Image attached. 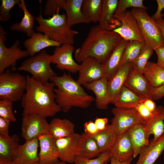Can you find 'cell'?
Wrapping results in <instances>:
<instances>
[{
	"instance_id": "9f6ffc18",
	"label": "cell",
	"mask_w": 164,
	"mask_h": 164,
	"mask_svg": "<svg viewBox=\"0 0 164 164\" xmlns=\"http://www.w3.org/2000/svg\"><path fill=\"white\" fill-rule=\"evenodd\" d=\"M108 162H106L104 164H108Z\"/></svg>"
},
{
	"instance_id": "4dcf8cb0",
	"label": "cell",
	"mask_w": 164,
	"mask_h": 164,
	"mask_svg": "<svg viewBox=\"0 0 164 164\" xmlns=\"http://www.w3.org/2000/svg\"><path fill=\"white\" fill-rule=\"evenodd\" d=\"M75 127L74 123L68 119L55 118L49 123V134L55 139L63 138L75 133Z\"/></svg>"
},
{
	"instance_id": "7a4b0ae2",
	"label": "cell",
	"mask_w": 164,
	"mask_h": 164,
	"mask_svg": "<svg viewBox=\"0 0 164 164\" xmlns=\"http://www.w3.org/2000/svg\"><path fill=\"white\" fill-rule=\"evenodd\" d=\"M121 39L113 30L103 29L99 24L94 26L81 46L75 50V61L80 63L91 57L103 63Z\"/></svg>"
},
{
	"instance_id": "52a82bcc",
	"label": "cell",
	"mask_w": 164,
	"mask_h": 164,
	"mask_svg": "<svg viewBox=\"0 0 164 164\" xmlns=\"http://www.w3.org/2000/svg\"><path fill=\"white\" fill-rule=\"evenodd\" d=\"M131 11L136 19L145 44L154 51L164 45L156 21L147 13L146 10L132 8Z\"/></svg>"
},
{
	"instance_id": "b9f144b4",
	"label": "cell",
	"mask_w": 164,
	"mask_h": 164,
	"mask_svg": "<svg viewBox=\"0 0 164 164\" xmlns=\"http://www.w3.org/2000/svg\"><path fill=\"white\" fill-rule=\"evenodd\" d=\"M65 0H47L45 6L44 13L52 16L60 10L63 9Z\"/></svg>"
},
{
	"instance_id": "277c9868",
	"label": "cell",
	"mask_w": 164,
	"mask_h": 164,
	"mask_svg": "<svg viewBox=\"0 0 164 164\" xmlns=\"http://www.w3.org/2000/svg\"><path fill=\"white\" fill-rule=\"evenodd\" d=\"M40 9L39 14L36 18L39 24L36 27L37 31L61 44L72 45L75 36L78 32L71 29L67 23L66 14L58 12L48 19H45L42 15L41 6Z\"/></svg>"
},
{
	"instance_id": "d590c367",
	"label": "cell",
	"mask_w": 164,
	"mask_h": 164,
	"mask_svg": "<svg viewBox=\"0 0 164 164\" xmlns=\"http://www.w3.org/2000/svg\"><path fill=\"white\" fill-rule=\"evenodd\" d=\"M145 44L144 42L137 40L129 41L125 50L121 65L133 63Z\"/></svg>"
},
{
	"instance_id": "9a60e30c",
	"label": "cell",
	"mask_w": 164,
	"mask_h": 164,
	"mask_svg": "<svg viewBox=\"0 0 164 164\" xmlns=\"http://www.w3.org/2000/svg\"><path fill=\"white\" fill-rule=\"evenodd\" d=\"M133 70V63L123 64L108 80V88L110 104H114L121 88Z\"/></svg>"
},
{
	"instance_id": "c3c4849f",
	"label": "cell",
	"mask_w": 164,
	"mask_h": 164,
	"mask_svg": "<svg viewBox=\"0 0 164 164\" xmlns=\"http://www.w3.org/2000/svg\"><path fill=\"white\" fill-rule=\"evenodd\" d=\"M108 119L106 118H96L94 121L99 131L104 129L107 126Z\"/></svg>"
},
{
	"instance_id": "816d5d0a",
	"label": "cell",
	"mask_w": 164,
	"mask_h": 164,
	"mask_svg": "<svg viewBox=\"0 0 164 164\" xmlns=\"http://www.w3.org/2000/svg\"><path fill=\"white\" fill-rule=\"evenodd\" d=\"M156 21L164 41V19L161 18Z\"/></svg>"
},
{
	"instance_id": "cb8c5ba5",
	"label": "cell",
	"mask_w": 164,
	"mask_h": 164,
	"mask_svg": "<svg viewBox=\"0 0 164 164\" xmlns=\"http://www.w3.org/2000/svg\"><path fill=\"white\" fill-rule=\"evenodd\" d=\"M144 123L137 124L127 131L131 141L134 151L133 158L150 144L149 138L146 132Z\"/></svg>"
},
{
	"instance_id": "2e32d148",
	"label": "cell",
	"mask_w": 164,
	"mask_h": 164,
	"mask_svg": "<svg viewBox=\"0 0 164 164\" xmlns=\"http://www.w3.org/2000/svg\"><path fill=\"white\" fill-rule=\"evenodd\" d=\"M39 162L41 164H52L59 159V154L56 144V139L50 134L39 136Z\"/></svg>"
},
{
	"instance_id": "7402d4cb",
	"label": "cell",
	"mask_w": 164,
	"mask_h": 164,
	"mask_svg": "<svg viewBox=\"0 0 164 164\" xmlns=\"http://www.w3.org/2000/svg\"><path fill=\"white\" fill-rule=\"evenodd\" d=\"M23 45L29 56H32L46 48L56 47L61 44L50 39L44 34L35 32L29 38L25 40Z\"/></svg>"
},
{
	"instance_id": "ba28073f",
	"label": "cell",
	"mask_w": 164,
	"mask_h": 164,
	"mask_svg": "<svg viewBox=\"0 0 164 164\" xmlns=\"http://www.w3.org/2000/svg\"><path fill=\"white\" fill-rule=\"evenodd\" d=\"M6 32L2 26H0V73L4 72L11 67L10 70L14 71L16 70L17 61L29 56L28 52L21 49L20 43L15 40L10 47H6L5 42L7 40Z\"/></svg>"
},
{
	"instance_id": "7dc6e473",
	"label": "cell",
	"mask_w": 164,
	"mask_h": 164,
	"mask_svg": "<svg viewBox=\"0 0 164 164\" xmlns=\"http://www.w3.org/2000/svg\"><path fill=\"white\" fill-rule=\"evenodd\" d=\"M156 2L157 5L156 11L153 15L152 17L155 21L162 18L164 15L161 12L164 9V0H157Z\"/></svg>"
},
{
	"instance_id": "484cf974",
	"label": "cell",
	"mask_w": 164,
	"mask_h": 164,
	"mask_svg": "<svg viewBox=\"0 0 164 164\" xmlns=\"http://www.w3.org/2000/svg\"><path fill=\"white\" fill-rule=\"evenodd\" d=\"M148 135H153V141H155L164 133V108L157 107L150 118L144 123Z\"/></svg>"
},
{
	"instance_id": "ab89813d",
	"label": "cell",
	"mask_w": 164,
	"mask_h": 164,
	"mask_svg": "<svg viewBox=\"0 0 164 164\" xmlns=\"http://www.w3.org/2000/svg\"><path fill=\"white\" fill-rule=\"evenodd\" d=\"M13 102L0 100V117L10 122H15L17 119L13 112Z\"/></svg>"
},
{
	"instance_id": "4fadbf2b",
	"label": "cell",
	"mask_w": 164,
	"mask_h": 164,
	"mask_svg": "<svg viewBox=\"0 0 164 164\" xmlns=\"http://www.w3.org/2000/svg\"><path fill=\"white\" fill-rule=\"evenodd\" d=\"M80 63L77 81L80 85L83 86L104 77L102 63L95 59L87 58Z\"/></svg>"
},
{
	"instance_id": "f6af8a7d",
	"label": "cell",
	"mask_w": 164,
	"mask_h": 164,
	"mask_svg": "<svg viewBox=\"0 0 164 164\" xmlns=\"http://www.w3.org/2000/svg\"><path fill=\"white\" fill-rule=\"evenodd\" d=\"M84 127V133L91 136L94 135L99 132L94 121L91 120L85 122Z\"/></svg>"
},
{
	"instance_id": "3957f363",
	"label": "cell",
	"mask_w": 164,
	"mask_h": 164,
	"mask_svg": "<svg viewBox=\"0 0 164 164\" xmlns=\"http://www.w3.org/2000/svg\"><path fill=\"white\" fill-rule=\"evenodd\" d=\"M55 84L56 101L61 111L67 112L73 108L86 109L95 101L70 73H64L51 80Z\"/></svg>"
},
{
	"instance_id": "44dd1931",
	"label": "cell",
	"mask_w": 164,
	"mask_h": 164,
	"mask_svg": "<svg viewBox=\"0 0 164 164\" xmlns=\"http://www.w3.org/2000/svg\"><path fill=\"white\" fill-rule=\"evenodd\" d=\"M108 81L106 78L103 77L98 80L83 85L94 94L95 104L99 109H107L110 104L108 92Z\"/></svg>"
},
{
	"instance_id": "8992f818",
	"label": "cell",
	"mask_w": 164,
	"mask_h": 164,
	"mask_svg": "<svg viewBox=\"0 0 164 164\" xmlns=\"http://www.w3.org/2000/svg\"><path fill=\"white\" fill-rule=\"evenodd\" d=\"M27 84L26 76L7 68L0 73V99L13 102L21 100Z\"/></svg>"
},
{
	"instance_id": "7bdbcfd3",
	"label": "cell",
	"mask_w": 164,
	"mask_h": 164,
	"mask_svg": "<svg viewBox=\"0 0 164 164\" xmlns=\"http://www.w3.org/2000/svg\"><path fill=\"white\" fill-rule=\"evenodd\" d=\"M144 122L149 120L152 117L153 112L149 111L144 105L143 103L139 104L135 108Z\"/></svg>"
},
{
	"instance_id": "f546056e",
	"label": "cell",
	"mask_w": 164,
	"mask_h": 164,
	"mask_svg": "<svg viewBox=\"0 0 164 164\" xmlns=\"http://www.w3.org/2000/svg\"><path fill=\"white\" fill-rule=\"evenodd\" d=\"M147 98H148L135 93L124 85L114 104L117 107L134 108L139 104L143 103Z\"/></svg>"
},
{
	"instance_id": "74e56055",
	"label": "cell",
	"mask_w": 164,
	"mask_h": 164,
	"mask_svg": "<svg viewBox=\"0 0 164 164\" xmlns=\"http://www.w3.org/2000/svg\"><path fill=\"white\" fill-rule=\"evenodd\" d=\"M130 7L145 10L148 9L144 5L143 0H119L118 1L115 15L121 13Z\"/></svg>"
},
{
	"instance_id": "ffe728a7",
	"label": "cell",
	"mask_w": 164,
	"mask_h": 164,
	"mask_svg": "<svg viewBox=\"0 0 164 164\" xmlns=\"http://www.w3.org/2000/svg\"><path fill=\"white\" fill-rule=\"evenodd\" d=\"M118 0H103L99 25L103 29L113 30L121 25L115 15Z\"/></svg>"
},
{
	"instance_id": "8fae6325",
	"label": "cell",
	"mask_w": 164,
	"mask_h": 164,
	"mask_svg": "<svg viewBox=\"0 0 164 164\" xmlns=\"http://www.w3.org/2000/svg\"><path fill=\"white\" fill-rule=\"evenodd\" d=\"M115 16L121 25L113 31L126 40L144 42L138 23L131 11L127 10Z\"/></svg>"
},
{
	"instance_id": "9c48e42d",
	"label": "cell",
	"mask_w": 164,
	"mask_h": 164,
	"mask_svg": "<svg viewBox=\"0 0 164 164\" xmlns=\"http://www.w3.org/2000/svg\"><path fill=\"white\" fill-rule=\"evenodd\" d=\"M113 117L111 124L115 128L119 135L124 133L131 127L144 121L135 108L115 107L111 111Z\"/></svg>"
},
{
	"instance_id": "db71d44e",
	"label": "cell",
	"mask_w": 164,
	"mask_h": 164,
	"mask_svg": "<svg viewBox=\"0 0 164 164\" xmlns=\"http://www.w3.org/2000/svg\"><path fill=\"white\" fill-rule=\"evenodd\" d=\"M0 164H14L12 161H5L0 160Z\"/></svg>"
},
{
	"instance_id": "d6986e66",
	"label": "cell",
	"mask_w": 164,
	"mask_h": 164,
	"mask_svg": "<svg viewBox=\"0 0 164 164\" xmlns=\"http://www.w3.org/2000/svg\"><path fill=\"white\" fill-rule=\"evenodd\" d=\"M109 153L111 157L114 158L120 162L133 159L134 151L127 132L119 135Z\"/></svg>"
},
{
	"instance_id": "6da1fadb",
	"label": "cell",
	"mask_w": 164,
	"mask_h": 164,
	"mask_svg": "<svg viewBox=\"0 0 164 164\" xmlns=\"http://www.w3.org/2000/svg\"><path fill=\"white\" fill-rule=\"evenodd\" d=\"M27 84L22 99V116L36 114L45 118L52 117L61 111L56 101L52 81L46 84L36 81L32 76H26Z\"/></svg>"
},
{
	"instance_id": "d4e9b609",
	"label": "cell",
	"mask_w": 164,
	"mask_h": 164,
	"mask_svg": "<svg viewBox=\"0 0 164 164\" xmlns=\"http://www.w3.org/2000/svg\"><path fill=\"white\" fill-rule=\"evenodd\" d=\"M83 0H65L63 9L67 20L71 27L80 23H88L91 22L85 16L82 10Z\"/></svg>"
},
{
	"instance_id": "f35d334b",
	"label": "cell",
	"mask_w": 164,
	"mask_h": 164,
	"mask_svg": "<svg viewBox=\"0 0 164 164\" xmlns=\"http://www.w3.org/2000/svg\"><path fill=\"white\" fill-rule=\"evenodd\" d=\"M0 6V21H9L11 18L10 12L15 6L18 5L20 0H1Z\"/></svg>"
},
{
	"instance_id": "6f0895ef",
	"label": "cell",
	"mask_w": 164,
	"mask_h": 164,
	"mask_svg": "<svg viewBox=\"0 0 164 164\" xmlns=\"http://www.w3.org/2000/svg\"></svg>"
},
{
	"instance_id": "e575fe53",
	"label": "cell",
	"mask_w": 164,
	"mask_h": 164,
	"mask_svg": "<svg viewBox=\"0 0 164 164\" xmlns=\"http://www.w3.org/2000/svg\"><path fill=\"white\" fill-rule=\"evenodd\" d=\"M103 0H83L82 10L91 22H99L101 18Z\"/></svg>"
},
{
	"instance_id": "681fc988",
	"label": "cell",
	"mask_w": 164,
	"mask_h": 164,
	"mask_svg": "<svg viewBox=\"0 0 164 164\" xmlns=\"http://www.w3.org/2000/svg\"><path fill=\"white\" fill-rule=\"evenodd\" d=\"M157 57L156 63L161 67L164 68V45L155 50Z\"/></svg>"
},
{
	"instance_id": "bcb514c9",
	"label": "cell",
	"mask_w": 164,
	"mask_h": 164,
	"mask_svg": "<svg viewBox=\"0 0 164 164\" xmlns=\"http://www.w3.org/2000/svg\"><path fill=\"white\" fill-rule=\"evenodd\" d=\"M10 122L0 117V135L9 136V127Z\"/></svg>"
},
{
	"instance_id": "603a6c76",
	"label": "cell",
	"mask_w": 164,
	"mask_h": 164,
	"mask_svg": "<svg viewBox=\"0 0 164 164\" xmlns=\"http://www.w3.org/2000/svg\"><path fill=\"white\" fill-rule=\"evenodd\" d=\"M164 151V133L156 140H152L140 152L135 164H155Z\"/></svg>"
},
{
	"instance_id": "e0dca14e",
	"label": "cell",
	"mask_w": 164,
	"mask_h": 164,
	"mask_svg": "<svg viewBox=\"0 0 164 164\" xmlns=\"http://www.w3.org/2000/svg\"><path fill=\"white\" fill-rule=\"evenodd\" d=\"M37 138L26 141L20 145L12 160L14 164H33L39 162Z\"/></svg>"
},
{
	"instance_id": "60d3db41",
	"label": "cell",
	"mask_w": 164,
	"mask_h": 164,
	"mask_svg": "<svg viewBox=\"0 0 164 164\" xmlns=\"http://www.w3.org/2000/svg\"><path fill=\"white\" fill-rule=\"evenodd\" d=\"M111 158L109 151L101 153L96 158L89 159L76 156L74 164H104Z\"/></svg>"
},
{
	"instance_id": "836d02e7",
	"label": "cell",
	"mask_w": 164,
	"mask_h": 164,
	"mask_svg": "<svg viewBox=\"0 0 164 164\" xmlns=\"http://www.w3.org/2000/svg\"><path fill=\"white\" fill-rule=\"evenodd\" d=\"M143 74L153 87H158L164 84V68L156 63L149 61Z\"/></svg>"
},
{
	"instance_id": "7c38bea8",
	"label": "cell",
	"mask_w": 164,
	"mask_h": 164,
	"mask_svg": "<svg viewBox=\"0 0 164 164\" xmlns=\"http://www.w3.org/2000/svg\"><path fill=\"white\" fill-rule=\"evenodd\" d=\"M74 48L72 44H63L56 47L51 55L52 63L62 70L74 73L78 72L79 64L73 57Z\"/></svg>"
},
{
	"instance_id": "f1b7e54d",
	"label": "cell",
	"mask_w": 164,
	"mask_h": 164,
	"mask_svg": "<svg viewBox=\"0 0 164 164\" xmlns=\"http://www.w3.org/2000/svg\"><path fill=\"white\" fill-rule=\"evenodd\" d=\"M119 134L111 124L105 128L92 136L95 139L101 153L110 151L113 146Z\"/></svg>"
},
{
	"instance_id": "5bb4252c",
	"label": "cell",
	"mask_w": 164,
	"mask_h": 164,
	"mask_svg": "<svg viewBox=\"0 0 164 164\" xmlns=\"http://www.w3.org/2000/svg\"><path fill=\"white\" fill-rule=\"evenodd\" d=\"M80 135L75 132L67 137L56 139L59 159L66 163H73Z\"/></svg>"
},
{
	"instance_id": "f5cc1de1",
	"label": "cell",
	"mask_w": 164,
	"mask_h": 164,
	"mask_svg": "<svg viewBox=\"0 0 164 164\" xmlns=\"http://www.w3.org/2000/svg\"><path fill=\"white\" fill-rule=\"evenodd\" d=\"M133 159H131L124 162H120L114 158L111 157L110 158V164H130Z\"/></svg>"
},
{
	"instance_id": "ee69618b",
	"label": "cell",
	"mask_w": 164,
	"mask_h": 164,
	"mask_svg": "<svg viewBox=\"0 0 164 164\" xmlns=\"http://www.w3.org/2000/svg\"><path fill=\"white\" fill-rule=\"evenodd\" d=\"M164 96V84L157 87L151 86L149 98L152 100H159Z\"/></svg>"
},
{
	"instance_id": "11a10c76",
	"label": "cell",
	"mask_w": 164,
	"mask_h": 164,
	"mask_svg": "<svg viewBox=\"0 0 164 164\" xmlns=\"http://www.w3.org/2000/svg\"><path fill=\"white\" fill-rule=\"evenodd\" d=\"M33 164H41L39 162L35 163ZM52 164H66V163L60 161V160H58Z\"/></svg>"
},
{
	"instance_id": "1f68e13d",
	"label": "cell",
	"mask_w": 164,
	"mask_h": 164,
	"mask_svg": "<svg viewBox=\"0 0 164 164\" xmlns=\"http://www.w3.org/2000/svg\"><path fill=\"white\" fill-rule=\"evenodd\" d=\"M17 135L7 136L0 135V160L12 161L20 145Z\"/></svg>"
},
{
	"instance_id": "83f0119b",
	"label": "cell",
	"mask_w": 164,
	"mask_h": 164,
	"mask_svg": "<svg viewBox=\"0 0 164 164\" xmlns=\"http://www.w3.org/2000/svg\"><path fill=\"white\" fill-rule=\"evenodd\" d=\"M124 85L135 93L150 98L151 86L143 74L133 70Z\"/></svg>"
},
{
	"instance_id": "f907efd6",
	"label": "cell",
	"mask_w": 164,
	"mask_h": 164,
	"mask_svg": "<svg viewBox=\"0 0 164 164\" xmlns=\"http://www.w3.org/2000/svg\"><path fill=\"white\" fill-rule=\"evenodd\" d=\"M145 107L151 112H153L156 109L155 103L150 98H147L143 102Z\"/></svg>"
},
{
	"instance_id": "4316f807",
	"label": "cell",
	"mask_w": 164,
	"mask_h": 164,
	"mask_svg": "<svg viewBox=\"0 0 164 164\" xmlns=\"http://www.w3.org/2000/svg\"><path fill=\"white\" fill-rule=\"evenodd\" d=\"M101 153L97 144L92 136L84 133L80 135L76 156L91 159L97 157Z\"/></svg>"
},
{
	"instance_id": "8d00e7d4",
	"label": "cell",
	"mask_w": 164,
	"mask_h": 164,
	"mask_svg": "<svg viewBox=\"0 0 164 164\" xmlns=\"http://www.w3.org/2000/svg\"><path fill=\"white\" fill-rule=\"evenodd\" d=\"M154 51L151 47L145 44L133 62V70L143 74L148 60L153 54Z\"/></svg>"
},
{
	"instance_id": "5b68a950",
	"label": "cell",
	"mask_w": 164,
	"mask_h": 164,
	"mask_svg": "<svg viewBox=\"0 0 164 164\" xmlns=\"http://www.w3.org/2000/svg\"><path fill=\"white\" fill-rule=\"evenodd\" d=\"M51 55L44 50L24 61L17 70L29 73L36 81L44 84L57 76L51 67Z\"/></svg>"
},
{
	"instance_id": "ac0fdd59",
	"label": "cell",
	"mask_w": 164,
	"mask_h": 164,
	"mask_svg": "<svg viewBox=\"0 0 164 164\" xmlns=\"http://www.w3.org/2000/svg\"><path fill=\"white\" fill-rule=\"evenodd\" d=\"M129 41L122 38L106 60L102 63L104 77L108 80L120 66L125 50Z\"/></svg>"
},
{
	"instance_id": "30bf717a",
	"label": "cell",
	"mask_w": 164,
	"mask_h": 164,
	"mask_svg": "<svg viewBox=\"0 0 164 164\" xmlns=\"http://www.w3.org/2000/svg\"><path fill=\"white\" fill-rule=\"evenodd\" d=\"M22 116L21 134L26 141L37 138L43 135L49 134V123L46 118L36 114Z\"/></svg>"
},
{
	"instance_id": "d6a6232c",
	"label": "cell",
	"mask_w": 164,
	"mask_h": 164,
	"mask_svg": "<svg viewBox=\"0 0 164 164\" xmlns=\"http://www.w3.org/2000/svg\"><path fill=\"white\" fill-rule=\"evenodd\" d=\"M17 5L23 11V16L20 22L13 24L10 29L12 31L22 32L30 37L35 32L33 30L34 18L27 10L24 0H20Z\"/></svg>"
}]
</instances>
